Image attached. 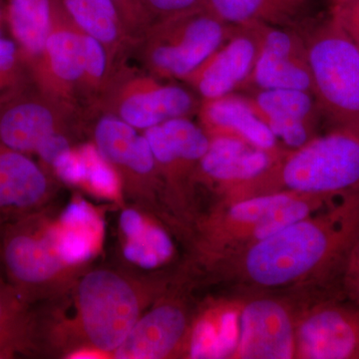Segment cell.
<instances>
[{"label": "cell", "instance_id": "12", "mask_svg": "<svg viewBox=\"0 0 359 359\" xmlns=\"http://www.w3.org/2000/svg\"><path fill=\"white\" fill-rule=\"evenodd\" d=\"M84 115L44 95L36 87L0 103V145L29 155L60 132L79 134Z\"/></svg>", "mask_w": 359, "mask_h": 359}, {"label": "cell", "instance_id": "28", "mask_svg": "<svg viewBox=\"0 0 359 359\" xmlns=\"http://www.w3.org/2000/svg\"><path fill=\"white\" fill-rule=\"evenodd\" d=\"M33 85L18 44L13 39L0 36V103Z\"/></svg>", "mask_w": 359, "mask_h": 359}, {"label": "cell", "instance_id": "27", "mask_svg": "<svg viewBox=\"0 0 359 359\" xmlns=\"http://www.w3.org/2000/svg\"><path fill=\"white\" fill-rule=\"evenodd\" d=\"M86 164L83 186L96 196L115 200L120 197L122 178L119 172L92 143L78 146Z\"/></svg>", "mask_w": 359, "mask_h": 359}, {"label": "cell", "instance_id": "20", "mask_svg": "<svg viewBox=\"0 0 359 359\" xmlns=\"http://www.w3.org/2000/svg\"><path fill=\"white\" fill-rule=\"evenodd\" d=\"M50 192L46 170L29 156L0 145V212H28Z\"/></svg>", "mask_w": 359, "mask_h": 359}, {"label": "cell", "instance_id": "13", "mask_svg": "<svg viewBox=\"0 0 359 359\" xmlns=\"http://www.w3.org/2000/svg\"><path fill=\"white\" fill-rule=\"evenodd\" d=\"M7 233L4 244L7 273L20 294L48 292L72 266L59 256L50 224L22 219Z\"/></svg>", "mask_w": 359, "mask_h": 359}, {"label": "cell", "instance_id": "33", "mask_svg": "<svg viewBox=\"0 0 359 359\" xmlns=\"http://www.w3.org/2000/svg\"><path fill=\"white\" fill-rule=\"evenodd\" d=\"M127 32L136 42L148 26L140 0H112Z\"/></svg>", "mask_w": 359, "mask_h": 359}, {"label": "cell", "instance_id": "9", "mask_svg": "<svg viewBox=\"0 0 359 359\" xmlns=\"http://www.w3.org/2000/svg\"><path fill=\"white\" fill-rule=\"evenodd\" d=\"M154 155L163 196L180 219L192 222L195 177L210 138L200 125L182 117L143 132Z\"/></svg>", "mask_w": 359, "mask_h": 359}, {"label": "cell", "instance_id": "8", "mask_svg": "<svg viewBox=\"0 0 359 359\" xmlns=\"http://www.w3.org/2000/svg\"><path fill=\"white\" fill-rule=\"evenodd\" d=\"M237 295V339L228 359H294L301 290Z\"/></svg>", "mask_w": 359, "mask_h": 359}, {"label": "cell", "instance_id": "16", "mask_svg": "<svg viewBox=\"0 0 359 359\" xmlns=\"http://www.w3.org/2000/svg\"><path fill=\"white\" fill-rule=\"evenodd\" d=\"M257 25L237 26L230 39L182 81L197 92L201 99L219 98L241 88L250 76L259 53Z\"/></svg>", "mask_w": 359, "mask_h": 359}, {"label": "cell", "instance_id": "35", "mask_svg": "<svg viewBox=\"0 0 359 359\" xmlns=\"http://www.w3.org/2000/svg\"><path fill=\"white\" fill-rule=\"evenodd\" d=\"M4 26H6V4L4 0H0V36H4Z\"/></svg>", "mask_w": 359, "mask_h": 359}, {"label": "cell", "instance_id": "17", "mask_svg": "<svg viewBox=\"0 0 359 359\" xmlns=\"http://www.w3.org/2000/svg\"><path fill=\"white\" fill-rule=\"evenodd\" d=\"M285 150L275 154L235 139H210L196 172L195 185L203 184L216 194L214 205L223 204L238 189L266 171Z\"/></svg>", "mask_w": 359, "mask_h": 359}, {"label": "cell", "instance_id": "26", "mask_svg": "<svg viewBox=\"0 0 359 359\" xmlns=\"http://www.w3.org/2000/svg\"><path fill=\"white\" fill-rule=\"evenodd\" d=\"M124 254L142 268L154 269L171 259L174 245L166 231L148 222L140 233L126 238Z\"/></svg>", "mask_w": 359, "mask_h": 359}, {"label": "cell", "instance_id": "1", "mask_svg": "<svg viewBox=\"0 0 359 359\" xmlns=\"http://www.w3.org/2000/svg\"><path fill=\"white\" fill-rule=\"evenodd\" d=\"M359 236V190L249 249L202 263L238 294L318 290L341 276Z\"/></svg>", "mask_w": 359, "mask_h": 359}, {"label": "cell", "instance_id": "22", "mask_svg": "<svg viewBox=\"0 0 359 359\" xmlns=\"http://www.w3.org/2000/svg\"><path fill=\"white\" fill-rule=\"evenodd\" d=\"M50 228L59 256L72 268L91 259L102 244V219L82 200L68 205Z\"/></svg>", "mask_w": 359, "mask_h": 359}, {"label": "cell", "instance_id": "23", "mask_svg": "<svg viewBox=\"0 0 359 359\" xmlns=\"http://www.w3.org/2000/svg\"><path fill=\"white\" fill-rule=\"evenodd\" d=\"M4 4L6 27L32 72L50 32L52 0H4Z\"/></svg>", "mask_w": 359, "mask_h": 359}, {"label": "cell", "instance_id": "5", "mask_svg": "<svg viewBox=\"0 0 359 359\" xmlns=\"http://www.w3.org/2000/svg\"><path fill=\"white\" fill-rule=\"evenodd\" d=\"M228 25L205 7L154 21L135 42L144 71L160 80H183L230 39Z\"/></svg>", "mask_w": 359, "mask_h": 359}, {"label": "cell", "instance_id": "34", "mask_svg": "<svg viewBox=\"0 0 359 359\" xmlns=\"http://www.w3.org/2000/svg\"><path fill=\"white\" fill-rule=\"evenodd\" d=\"M340 280L342 294L359 308V236L347 256Z\"/></svg>", "mask_w": 359, "mask_h": 359}, {"label": "cell", "instance_id": "24", "mask_svg": "<svg viewBox=\"0 0 359 359\" xmlns=\"http://www.w3.org/2000/svg\"><path fill=\"white\" fill-rule=\"evenodd\" d=\"M205 8L231 25L285 26L294 20L301 7L287 0H205Z\"/></svg>", "mask_w": 359, "mask_h": 359}, {"label": "cell", "instance_id": "25", "mask_svg": "<svg viewBox=\"0 0 359 359\" xmlns=\"http://www.w3.org/2000/svg\"><path fill=\"white\" fill-rule=\"evenodd\" d=\"M81 40L82 72L78 98L83 113L93 109L109 81L113 67L104 45L79 29Z\"/></svg>", "mask_w": 359, "mask_h": 359}, {"label": "cell", "instance_id": "2", "mask_svg": "<svg viewBox=\"0 0 359 359\" xmlns=\"http://www.w3.org/2000/svg\"><path fill=\"white\" fill-rule=\"evenodd\" d=\"M359 190V130L335 126L278 159L241 187L228 204L268 194L344 196Z\"/></svg>", "mask_w": 359, "mask_h": 359}, {"label": "cell", "instance_id": "36", "mask_svg": "<svg viewBox=\"0 0 359 359\" xmlns=\"http://www.w3.org/2000/svg\"><path fill=\"white\" fill-rule=\"evenodd\" d=\"M292 4H294V6L302 7L304 6V4H306V2H308V0H290Z\"/></svg>", "mask_w": 359, "mask_h": 359}, {"label": "cell", "instance_id": "15", "mask_svg": "<svg viewBox=\"0 0 359 359\" xmlns=\"http://www.w3.org/2000/svg\"><path fill=\"white\" fill-rule=\"evenodd\" d=\"M259 48L256 62L241 88L295 89L313 94L304 39L282 26L257 23Z\"/></svg>", "mask_w": 359, "mask_h": 359}, {"label": "cell", "instance_id": "11", "mask_svg": "<svg viewBox=\"0 0 359 359\" xmlns=\"http://www.w3.org/2000/svg\"><path fill=\"white\" fill-rule=\"evenodd\" d=\"M181 287L167 290L153 308L142 314L113 353L119 359L189 358L191 334L199 311Z\"/></svg>", "mask_w": 359, "mask_h": 359}, {"label": "cell", "instance_id": "14", "mask_svg": "<svg viewBox=\"0 0 359 359\" xmlns=\"http://www.w3.org/2000/svg\"><path fill=\"white\" fill-rule=\"evenodd\" d=\"M82 72L79 28L52 0V22L43 53L32 72L34 86L44 95L84 115L78 98Z\"/></svg>", "mask_w": 359, "mask_h": 359}, {"label": "cell", "instance_id": "19", "mask_svg": "<svg viewBox=\"0 0 359 359\" xmlns=\"http://www.w3.org/2000/svg\"><path fill=\"white\" fill-rule=\"evenodd\" d=\"M197 114L200 126L210 139H235L275 154L287 149L255 115L245 97L231 93L219 98L201 99Z\"/></svg>", "mask_w": 359, "mask_h": 359}, {"label": "cell", "instance_id": "6", "mask_svg": "<svg viewBox=\"0 0 359 359\" xmlns=\"http://www.w3.org/2000/svg\"><path fill=\"white\" fill-rule=\"evenodd\" d=\"M316 102L335 126L359 130V48L330 16L304 39Z\"/></svg>", "mask_w": 359, "mask_h": 359}, {"label": "cell", "instance_id": "4", "mask_svg": "<svg viewBox=\"0 0 359 359\" xmlns=\"http://www.w3.org/2000/svg\"><path fill=\"white\" fill-rule=\"evenodd\" d=\"M164 280L143 285L111 269H94L75 289L76 328L87 349L114 353L152 299L168 290Z\"/></svg>", "mask_w": 359, "mask_h": 359}, {"label": "cell", "instance_id": "31", "mask_svg": "<svg viewBox=\"0 0 359 359\" xmlns=\"http://www.w3.org/2000/svg\"><path fill=\"white\" fill-rule=\"evenodd\" d=\"M205 0H142L148 25L176 14L205 7Z\"/></svg>", "mask_w": 359, "mask_h": 359}, {"label": "cell", "instance_id": "7", "mask_svg": "<svg viewBox=\"0 0 359 359\" xmlns=\"http://www.w3.org/2000/svg\"><path fill=\"white\" fill-rule=\"evenodd\" d=\"M161 81L124 61L115 66L102 95L90 111L110 113L143 132L168 120L197 114L201 99L184 87Z\"/></svg>", "mask_w": 359, "mask_h": 359}, {"label": "cell", "instance_id": "30", "mask_svg": "<svg viewBox=\"0 0 359 359\" xmlns=\"http://www.w3.org/2000/svg\"><path fill=\"white\" fill-rule=\"evenodd\" d=\"M50 171L66 184L83 186L86 178V164L79 148L71 147L54 160Z\"/></svg>", "mask_w": 359, "mask_h": 359}, {"label": "cell", "instance_id": "3", "mask_svg": "<svg viewBox=\"0 0 359 359\" xmlns=\"http://www.w3.org/2000/svg\"><path fill=\"white\" fill-rule=\"evenodd\" d=\"M339 198L280 192L214 205L192 221L194 249L200 263L242 252Z\"/></svg>", "mask_w": 359, "mask_h": 359}, {"label": "cell", "instance_id": "29", "mask_svg": "<svg viewBox=\"0 0 359 359\" xmlns=\"http://www.w3.org/2000/svg\"><path fill=\"white\" fill-rule=\"evenodd\" d=\"M22 301L0 287V354L11 347L22 325Z\"/></svg>", "mask_w": 359, "mask_h": 359}, {"label": "cell", "instance_id": "10", "mask_svg": "<svg viewBox=\"0 0 359 359\" xmlns=\"http://www.w3.org/2000/svg\"><path fill=\"white\" fill-rule=\"evenodd\" d=\"M294 359H359V308L344 297L301 290Z\"/></svg>", "mask_w": 359, "mask_h": 359}, {"label": "cell", "instance_id": "32", "mask_svg": "<svg viewBox=\"0 0 359 359\" xmlns=\"http://www.w3.org/2000/svg\"><path fill=\"white\" fill-rule=\"evenodd\" d=\"M332 18L359 48V0H332Z\"/></svg>", "mask_w": 359, "mask_h": 359}, {"label": "cell", "instance_id": "37", "mask_svg": "<svg viewBox=\"0 0 359 359\" xmlns=\"http://www.w3.org/2000/svg\"><path fill=\"white\" fill-rule=\"evenodd\" d=\"M140 1H141V4H142V0H140ZM142 7H143V6H142Z\"/></svg>", "mask_w": 359, "mask_h": 359}, {"label": "cell", "instance_id": "21", "mask_svg": "<svg viewBox=\"0 0 359 359\" xmlns=\"http://www.w3.org/2000/svg\"><path fill=\"white\" fill-rule=\"evenodd\" d=\"M82 32L104 45L113 69L133 51L130 36L112 0H53Z\"/></svg>", "mask_w": 359, "mask_h": 359}, {"label": "cell", "instance_id": "18", "mask_svg": "<svg viewBox=\"0 0 359 359\" xmlns=\"http://www.w3.org/2000/svg\"><path fill=\"white\" fill-rule=\"evenodd\" d=\"M245 98L283 147H301L316 136L320 106L313 94L302 90L266 89L255 90Z\"/></svg>", "mask_w": 359, "mask_h": 359}]
</instances>
